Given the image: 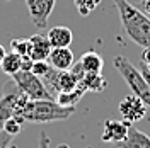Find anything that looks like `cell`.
I'll return each instance as SVG.
<instances>
[{
  "label": "cell",
  "instance_id": "obj_1",
  "mask_svg": "<svg viewBox=\"0 0 150 148\" xmlns=\"http://www.w3.org/2000/svg\"><path fill=\"white\" fill-rule=\"evenodd\" d=\"M125 34L142 48L150 46V17L128 0H112Z\"/></svg>",
  "mask_w": 150,
  "mask_h": 148
},
{
  "label": "cell",
  "instance_id": "obj_2",
  "mask_svg": "<svg viewBox=\"0 0 150 148\" xmlns=\"http://www.w3.org/2000/svg\"><path fill=\"white\" fill-rule=\"evenodd\" d=\"M75 112V107H65L58 104L56 99H39L26 102L21 111V118L29 123H53L65 121Z\"/></svg>",
  "mask_w": 150,
  "mask_h": 148
},
{
  "label": "cell",
  "instance_id": "obj_3",
  "mask_svg": "<svg viewBox=\"0 0 150 148\" xmlns=\"http://www.w3.org/2000/svg\"><path fill=\"white\" fill-rule=\"evenodd\" d=\"M112 63H114V68L118 70V73L123 77V80L128 83V87L131 89L133 95H137L140 101L145 102L147 107H150V87H149V83L145 82V78H143L140 70L135 68L123 56H116L112 60Z\"/></svg>",
  "mask_w": 150,
  "mask_h": 148
},
{
  "label": "cell",
  "instance_id": "obj_4",
  "mask_svg": "<svg viewBox=\"0 0 150 148\" xmlns=\"http://www.w3.org/2000/svg\"><path fill=\"white\" fill-rule=\"evenodd\" d=\"M10 78H12L14 83L19 87V90L24 94L26 97H29L31 101H39V99H55L51 94L48 92V89L45 87V83L41 82V78L36 77L33 72L19 70L17 73H14Z\"/></svg>",
  "mask_w": 150,
  "mask_h": 148
},
{
  "label": "cell",
  "instance_id": "obj_5",
  "mask_svg": "<svg viewBox=\"0 0 150 148\" xmlns=\"http://www.w3.org/2000/svg\"><path fill=\"white\" fill-rule=\"evenodd\" d=\"M21 95H22V92L19 90V87L10 78L9 82L4 85V92H2V97H0V131H4L5 121L14 116L16 102L19 101Z\"/></svg>",
  "mask_w": 150,
  "mask_h": 148
},
{
  "label": "cell",
  "instance_id": "obj_6",
  "mask_svg": "<svg viewBox=\"0 0 150 148\" xmlns=\"http://www.w3.org/2000/svg\"><path fill=\"white\" fill-rule=\"evenodd\" d=\"M29 17L38 29H45L51 12L55 10L56 0H26Z\"/></svg>",
  "mask_w": 150,
  "mask_h": 148
},
{
  "label": "cell",
  "instance_id": "obj_7",
  "mask_svg": "<svg viewBox=\"0 0 150 148\" xmlns=\"http://www.w3.org/2000/svg\"><path fill=\"white\" fill-rule=\"evenodd\" d=\"M118 111L120 114L123 116V121H126V123H130V124H135V123H138L145 118V114H147V106H145V102L140 101L137 95H126L121 102H120V106H118Z\"/></svg>",
  "mask_w": 150,
  "mask_h": 148
},
{
  "label": "cell",
  "instance_id": "obj_8",
  "mask_svg": "<svg viewBox=\"0 0 150 148\" xmlns=\"http://www.w3.org/2000/svg\"><path fill=\"white\" fill-rule=\"evenodd\" d=\"M130 123L126 121H118V119H106L104 121V128H103V135H101V140L104 143H118V141H123L128 135V130H130Z\"/></svg>",
  "mask_w": 150,
  "mask_h": 148
},
{
  "label": "cell",
  "instance_id": "obj_9",
  "mask_svg": "<svg viewBox=\"0 0 150 148\" xmlns=\"http://www.w3.org/2000/svg\"><path fill=\"white\" fill-rule=\"evenodd\" d=\"M50 53H51V44L45 34L38 32V34L29 37V58L33 61L48 60Z\"/></svg>",
  "mask_w": 150,
  "mask_h": 148
},
{
  "label": "cell",
  "instance_id": "obj_10",
  "mask_svg": "<svg viewBox=\"0 0 150 148\" xmlns=\"http://www.w3.org/2000/svg\"><path fill=\"white\" fill-rule=\"evenodd\" d=\"M48 63L56 70H70L75 63V58L70 48H51Z\"/></svg>",
  "mask_w": 150,
  "mask_h": 148
},
{
  "label": "cell",
  "instance_id": "obj_11",
  "mask_svg": "<svg viewBox=\"0 0 150 148\" xmlns=\"http://www.w3.org/2000/svg\"><path fill=\"white\" fill-rule=\"evenodd\" d=\"M51 48H68L74 41V32L67 26H55L46 32Z\"/></svg>",
  "mask_w": 150,
  "mask_h": 148
},
{
  "label": "cell",
  "instance_id": "obj_12",
  "mask_svg": "<svg viewBox=\"0 0 150 148\" xmlns=\"http://www.w3.org/2000/svg\"><path fill=\"white\" fill-rule=\"evenodd\" d=\"M118 148H150V136L143 131L133 128V124L128 130V135L123 141L116 143Z\"/></svg>",
  "mask_w": 150,
  "mask_h": 148
},
{
  "label": "cell",
  "instance_id": "obj_13",
  "mask_svg": "<svg viewBox=\"0 0 150 148\" xmlns=\"http://www.w3.org/2000/svg\"><path fill=\"white\" fill-rule=\"evenodd\" d=\"M79 63L82 66L84 73H101L104 66V60L103 56L96 51H87L82 55V58L79 60Z\"/></svg>",
  "mask_w": 150,
  "mask_h": 148
},
{
  "label": "cell",
  "instance_id": "obj_14",
  "mask_svg": "<svg viewBox=\"0 0 150 148\" xmlns=\"http://www.w3.org/2000/svg\"><path fill=\"white\" fill-rule=\"evenodd\" d=\"M85 92H87V89H85L84 83L80 82L75 89H72V90H68V92H60L55 99H56L58 104H62V106H65V107H75V106L80 102V99L84 97Z\"/></svg>",
  "mask_w": 150,
  "mask_h": 148
},
{
  "label": "cell",
  "instance_id": "obj_15",
  "mask_svg": "<svg viewBox=\"0 0 150 148\" xmlns=\"http://www.w3.org/2000/svg\"><path fill=\"white\" fill-rule=\"evenodd\" d=\"M80 82L85 85L87 92H103L108 87V80L103 77V73H84Z\"/></svg>",
  "mask_w": 150,
  "mask_h": 148
},
{
  "label": "cell",
  "instance_id": "obj_16",
  "mask_svg": "<svg viewBox=\"0 0 150 148\" xmlns=\"http://www.w3.org/2000/svg\"><path fill=\"white\" fill-rule=\"evenodd\" d=\"M21 61H22V56H19L17 53L10 51V53H5L2 63H0V68H2V72L5 75L12 77L14 73H17L21 70Z\"/></svg>",
  "mask_w": 150,
  "mask_h": 148
},
{
  "label": "cell",
  "instance_id": "obj_17",
  "mask_svg": "<svg viewBox=\"0 0 150 148\" xmlns=\"http://www.w3.org/2000/svg\"><path fill=\"white\" fill-rule=\"evenodd\" d=\"M103 0H74V5L77 7L80 16H89L92 10H96L99 7Z\"/></svg>",
  "mask_w": 150,
  "mask_h": 148
},
{
  "label": "cell",
  "instance_id": "obj_18",
  "mask_svg": "<svg viewBox=\"0 0 150 148\" xmlns=\"http://www.w3.org/2000/svg\"><path fill=\"white\" fill-rule=\"evenodd\" d=\"M22 123H24L22 118H16V116H12L10 119L5 121V124H4V131H5L7 135H10V136H17L19 133H21V130H22Z\"/></svg>",
  "mask_w": 150,
  "mask_h": 148
},
{
  "label": "cell",
  "instance_id": "obj_19",
  "mask_svg": "<svg viewBox=\"0 0 150 148\" xmlns=\"http://www.w3.org/2000/svg\"><path fill=\"white\" fill-rule=\"evenodd\" d=\"M10 49L19 56H29V39L26 37H17L10 41Z\"/></svg>",
  "mask_w": 150,
  "mask_h": 148
},
{
  "label": "cell",
  "instance_id": "obj_20",
  "mask_svg": "<svg viewBox=\"0 0 150 148\" xmlns=\"http://www.w3.org/2000/svg\"><path fill=\"white\" fill-rule=\"evenodd\" d=\"M50 63H48V60H39V61H33V68H31V72L36 75V77H43V75L46 73L48 70H50Z\"/></svg>",
  "mask_w": 150,
  "mask_h": 148
},
{
  "label": "cell",
  "instance_id": "obj_21",
  "mask_svg": "<svg viewBox=\"0 0 150 148\" xmlns=\"http://www.w3.org/2000/svg\"><path fill=\"white\" fill-rule=\"evenodd\" d=\"M12 138L14 136H10V135H7L5 131H0V148H7L10 145V141H12Z\"/></svg>",
  "mask_w": 150,
  "mask_h": 148
},
{
  "label": "cell",
  "instance_id": "obj_22",
  "mask_svg": "<svg viewBox=\"0 0 150 148\" xmlns=\"http://www.w3.org/2000/svg\"><path fill=\"white\" fill-rule=\"evenodd\" d=\"M31 68H33V60H31L29 56H22L21 70H24V72H31Z\"/></svg>",
  "mask_w": 150,
  "mask_h": 148
},
{
  "label": "cell",
  "instance_id": "obj_23",
  "mask_svg": "<svg viewBox=\"0 0 150 148\" xmlns=\"http://www.w3.org/2000/svg\"><path fill=\"white\" fill-rule=\"evenodd\" d=\"M39 148H50V140L45 135V131H41V135H39Z\"/></svg>",
  "mask_w": 150,
  "mask_h": 148
},
{
  "label": "cell",
  "instance_id": "obj_24",
  "mask_svg": "<svg viewBox=\"0 0 150 148\" xmlns=\"http://www.w3.org/2000/svg\"><path fill=\"white\" fill-rule=\"evenodd\" d=\"M142 61H143V65H149L150 66V46L143 48V53H142Z\"/></svg>",
  "mask_w": 150,
  "mask_h": 148
},
{
  "label": "cell",
  "instance_id": "obj_25",
  "mask_svg": "<svg viewBox=\"0 0 150 148\" xmlns=\"http://www.w3.org/2000/svg\"><path fill=\"white\" fill-rule=\"evenodd\" d=\"M140 72H142V75H143V78H145V82L149 83V87H150V68L147 65H142Z\"/></svg>",
  "mask_w": 150,
  "mask_h": 148
},
{
  "label": "cell",
  "instance_id": "obj_26",
  "mask_svg": "<svg viewBox=\"0 0 150 148\" xmlns=\"http://www.w3.org/2000/svg\"><path fill=\"white\" fill-rule=\"evenodd\" d=\"M142 12H145L150 17V0H142Z\"/></svg>",
  "mask_w": 150,
  "mask_h": 148
},
{
  "label": "cell",
  "instance_id": "obj_27",
  "mask_svg": "<svg viewBox=\"0 0 150 148\" xmlns=\"http://www.w3.org/2000/svg\"><path fill=\"white\" fill-rule=\"evenodd\" d=\"M5 53H7V51H5V48H4L2 44H0V63H2V60H4V56H5Z\"/></svg>",
  "mask_w": 150,
  "mask_h": 148
},
{
  "label": "cell",
  "instance_id": "obj_28",
  "mask_svg": "<svg viewBox=\"0 0 150 148\" xmlns=\"http://www.w3.org/2000/svg\"><path fill=\"white\" fill-rule=\"evenodd\" d=\"M58 148H68V147H67V145H62V147H58Z\"/></svg>",
  "mask_w": 150,
  "mask_h": 148
}]
</instances>
